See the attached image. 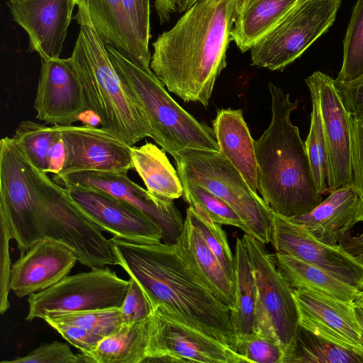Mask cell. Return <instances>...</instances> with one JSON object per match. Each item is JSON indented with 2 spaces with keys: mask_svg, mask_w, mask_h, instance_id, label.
Instances as JSON below:
<instances>
[{
  "mask_svg": "<svg viewBox=\"0 0 363 363\" xmlns=\"http://www.w3.org/2000/svg\"><path fill=\"white\" fill-rule=\"evenodd\" d=\"M299 325L336 345L363 356L362 332L354 302L305 288L292 289Z\"/></svg>",
  "mask_w": 363,
  "mask_h": 363,
  "instance_id": "16",
  "label": "cell"
},
{
  "mask_svg": "<svg viewBox=\"0 0 363 363\" xmlns=\"http://www.w3.org/2000/svg\"><path fill=\"white\" fill-rule=\"evenodd\" d=\"M339 245L363 264V233L358 235H352L348 231L342 238Z\"/></svg>",
  "mask_w": 363,
  "mask_h": 363,
  "instance_id": "44",
  "label": "cell"
},
{
  "mask_svg": "<svg viewBox=\"0 0 363 363\" xmlns=\"http://www.w3.org/2000/svg\"><path fill=\"white\" fill-rule=\"evenodd\" d=\"M363 74V0H357L343 40V59L335 80L347 82Z\"/></svg>",
  "mask_w": 363,
  "mask_h": 363,
  "instance_id": "33",
  "label": "cell"
},
{
  "mask_svg": "<svg viewBox=\"0 0 363 363\" xmlns=\"http://www.w3.org/2000/svg\"><path fill=\"white\" fill-rule=\"evenodd\" d=\"M77 262L76 253L68 246L41 240L12 264L10 289L18 298L43 291L69 275Z\"/></svg>",
  "mask_w": 363,
  "mask_h": 363,
  "instance_id": "19",
  "label": "cell"
},
{
  "mask_svg": "<svg viewBox=\"0 0 363 363\" xmlns=\"http://www.w3.org/2000/svg\"><path fill=\"white\" fill-rule=\"evenodd\" d=\"M233 259L235 305L230 318L237 340L253 331L256 308L255 281L242 237L236 240Z\"/></svg>",
  "mask_w": 363,
  "mask_h": 363,
  "instance_id": "28",
  "label": "cell"
},
{
  "mask_svg": "<svg viewBox=\"0 0 363 363\" xmlns=\"http://www.w3.org/2000/svg\"><path fill=\"white\" fill-rule=\"evenodd\" d=\"M270 242L276 252L320 267L345 283L363 291V264L340 245L326 244L302 225L274 211Z\"/></svg>",
  "mask_w": 363,
  "mask_h": 363,
  "instance_id": "11",
  "label": "cell"
},
{
  "mask_svg": "<svg viewBox=\"0 0 363 363\" xmlns=\"http://www.w3.org/2000/svg\"><path fill=\"white\" fill-rule=\"evenodd\" d=\"M235 351L245 362L282 363L284 347L277 340L254 332L236 340Z\"/></svg>",
  "mask_w": 363,
  "mask_h": 363,
  "instance_id": "36",
  "label": "cell"
},
{
  "mask_svg": "<svg viewBox=\"0 0 363 363\" xmlns=\"http://www.w3.org/2000/svg\"><path fill=\"white\" fill-rule=\"evenodd\" d=\"M181 181L202 186L228 203L249 234L270 242L273 211L237 169L218 151L186 149L174 157Z\"/></svg>",
  "mask_w": 363,
  "mask_h": 363,
  "instance_id": "6",
  "label": "cell"
},
{
  "mask_svg": "<svg viewBox=\"0 0 363 363\" xmlns=\"http://www.w3.org/2000/svg\"><path fill=\"white\" fill-rule=\"evenodd\" d=\"M66 157L65 144L61 138L51 147L49 152V167L48 173L57 175L63 167Z\"/></svg>",
  "mask_w": 363,
  "mask_h": 363,
  "instance_id": "45",
  "label": "cell"
},
{
  "mask_svg": "<svg viewBox=\"0 0 363 363\" xmlns=\"http://www.w3.org/2000/svg\"><path fill=\"white\" fill-rule=\"evenodd\" d=\"M272 118L255 140L257 190L267 206L286 218L308 213L323 201L315 186L298 128L291 115L298 101L273 83L268 84Z\"/></svg>",
  "mask_w": 363,
  "mask_h": 363,
  "instance_id": "3",
  "label": "cell"
},
{
  "mask_svg": "<svg viewBox=\"0 0 363 363\" xmlns=\"http://www.w3.org/2000/svg\"><path fill=\"white\" fill-rule=\"evenodd\" d=\"M150 316L140 321L123 323L117 331L103 337L93 351L78 354L82 362H146L149 355Z\"/></svg>",
  "mask_w": 363,
  "mask_h": 363,
  "instance_id": "25",
  "label": "cell"
},
{
  "mask_svg": "<svg viewBox=\"0 0 363 363\" xmlns=\"http://www.w3.org/2000/svg\"><path fill=\"white\" fill-rule=\"evenodd\" d=\"M12 138L35 167L48 173L50 150L61 138L57 125L48 126L46 123L23 121Z\"/></svg>",
  "mask_w": 363,
  "mask_h": 363,
  "instance_id": "30",
  "label": "cell"
},
{
  "mask_svg": "<svg viewBox=\"0 0 363 363\" xmlns=\"http://www.w3.org/2000/svg\"><path fill=\"white\" fill-rule=\"evenodd\" d=\"M47 323L83 354L93 351L103 338L102 336L76 325L54 321H48Z\"/></svg>",
  "mask_w": 363,
  "mask_h": 363,
  "instance_id": "41",
  "label": "cell"
},
{
  "mask_svg": "<svg viewBox=\"0 0 363 363\" xmlns=\"http://www.w3.org/2000/svg\"><path fill=\"white\" fill-rule=\"evenodd\" d=\"M198 1V0H197Z\"/></svg>",
  "mask_w": 363,
  "mask_h": 363,
  "instance_id": "51",
  "label": "cell"
},
{
  "mask_svg": "<svg viewBox=\"0 0 363 363\" xmlns=\"http://www.w3.org/2000/svg\"><path fill=\"white\" fill-rule=\"evenodd\" d=\"M239 0H198L152 43L150 69L186 102L209 104L226 66Z\"/></svg>",
  "mask_w": 363,
  "mask_h": 363,
  "instance_id": "1",
  "label": "cell"
},
{
  "mask_svg": "<svg viewBox=\"0 0 363 363\" xmlns=\"http://www.w3.org/2000/svg\"><path fill=\"white\" fill-rule=\"evenodd\" d=\"M318 103L326 142L331 186L330 192L354 184L351 116L343 104L334 79L315 71L305 79Z\"/></svg>",
  "mask_w": 363,
  "mask_h": 363,
  "instance_id": "12",
  "label": "cell"
},
{
  "mask_svg": "<svg viewBox=\"0 0 363 363\" xmlns=\"http://www.w3.org/2000/svg\"><path fill=\"white\" fill-rule=\"evenodd\" d=\"M128 281L127 292L119 308L123 324L145 320L153 312V307L138 282L130 277Z\"/></svg>",
  "mask_w": 363,
  "mask_h": 363,
  "instance_id": "38",
  "label": "cell"
},
{
  "mask_svg": "<svg viewBox=\"0 0 363 363\" xmlns=\"http://www.w3.org/2000/svg\"><path fill=\"white\" fill-rule=\"evenodd\" d=\"M186 218L198 230L203 240L218 259L232 282H235L234 259L226 234L220 224L215 223L191 207L186 210Z\"/></svg>",
  "mask_w": 363,
  "mask_h": 363,
  "instance_id": "34",
  "label": "cell"
},
{
  "mask_svg": "<svg viewBox=\"0 0 363 363\" xmlns=\"http://www.w3.org/2000/svg\"><path fill=\"white\" fill-rule=\"evenodd\" d=\"M1 228V258H0V313L4 314L10 307L9 294L11 260L9 242L13 239L11 231L5 220L0 217Z\"/></svg>",
  "mask_w": 363,
  "mask_h": 363,
  "instance_id": "40",
  "label": "cell"
},
{
  "mask_svg": "<svg viewBox=\"0 0 363 363\" xmlns=\"http://www.w3.org/2000/svg\"><path fill=\"white\" fill-rule=\"evenodd\" d=\"M72 200L102 231L129 242H162L161 228L140 210L102 190L81 185L65 186Z\"/></svg>",
  "mask_w": 363,
  "mask_h": 363,
  "instance_id": "15",
  "label": "cell"
},
{
  "mask_svg": "<svg viewBox=\"0 0 363 363\" xmlns=\"http://www.w3.org/2000/svg\"><path fill=\"white\" fill-rule=\"evenodd\" d=\"M42 319L46 323L54 321L76 325L103 337L115 333L123 325L119 308L71 313H48Z\"/></svg>",
  "mask_w": 363,
  "mask_h": 363,
  "instance_id": "35",
  "label": "cell"
},
{
  "mask_svg": "<svg viewBox=\"0 0 363 363\" xmlns=\"http://www.w3.org/2000/svg\"><path fill=\"white\" fill-rule=\"evenodd\" d=\"M106 45L125 89L147 119L152 139L157 145L172 157L186 149L219 150L213 128L177 104L152 69L137 65L113 46Z\"/></svg>",
  "mask_w": 363,
  "mask_h": 363,
  "instance_id": "5",
  "label": "cell"
},
{
  "mask_svg": "<svg viewBox=\"0 0 363 363\" xmlns=\"http://www.w3.org/2000/svg\"><path fill=\"white\" fill-rule=\"evenodd\" d=\"M129 286L108 267L67 275L50 287L28 297L26 320L48 313H71L120 308Z\"/></svg>",
  "mask_w": 363,
  "mask_h": 363,
  "instance_id": "9",
  "label": "cell"
},
{
  "mask_svg": "<svg viewBox=\"0 0 363 363\" xmlns=\"http://www.w3.org/2000/svg\"><path fill=\"white\" fill-rule=\"evenodd\" d=\"M277 269L291 289L305 288L353 302L360 290L323 269L293 256L276 252Z\"/></svg>",
  "mask_w": 363,
  "mask_h": 363,
  "instance_id": "27",
  "label": "cell"
},
{
  "mask_svg": "<svg viewBox=\"0 0 363 363\" xmlns=\"http://www.w3.org/2000/svg\"><path fill=\"white\" fill-rule=\"evenodd\" d=\"M111 240L119 266L138 282L153 308L160 306L235 351L230 308L190 265L177 244L135 243L116 237Z\"/></svg>",
  "mask_w": 363,
  "mask_h": 363,
  "instance_id": "2",
  "label": "cell"
},
{
  "mask_svg": "<svg viewBox=\"0 0 363 363\" xmlns=\"http://www.w3.org/2000/svg\"><path fill=\"white\" fill-rule=\"evenodd\" d=\"M357 221L358 222L363 221V199L361 201L360 204H359L358 214H357Z\"/></svg>",
  "mask_w": 363,
  "mask_h": 363,
  "instance_id": "50",
  "label": "cell"
},
{
  "mask_svg": "<svg viewBox=\"0 0 363 363\" xmlns=\"http://www.w3.org/2000/svg\"><path fill=\"white\" fill-rule=\"evenodd\" d=\"M53 180L62 185H81L102 190L131 204L162 230V242L176 244L183 230L184 220L173 201L152 196L147 190L132 181L127 173L86 171L62 176Z\"/></svg>",
  "mask_w": 363,
  "mask_h": 363,
  "instance_id": "13",
  "label": "cell"
},
{
  "mask_svg": "<svg viewBox=\"0 0 363 363\" xmlns=\"http://www.w3.org/2000/svg\"><path fill=\"white\" fill-rule=\"evenodd\" d=\"M121 2L138 38L149 49L150 0H121Z\"/></svg>",
  "mask_w": 363,
  "mask_h": 363,
  "instance_id": "39",
  "label": "cell"
},
{
  "mask_svg": "<svg viewBox=\"0 0 363 363\" xmlns=\"http://www.w3.org/2000/svg\"><path fill=\"white\" fill-rule=\"evenodd\" d=\"M298 0H239L231 40L245 52L268 33Z\"/></svg>",
  "mask_w": 363,
  "mask_h": 363,
  "instance_id": "24",
  "label": "cell"
},
{
  "mask_svg": "<svg viewBox=\"0 0 363 363\" xmlns=\"http://www.w3.org/2000/svg\"><path fill=\"white\" fill-rule=\"evenodd\" d=\"M180 252L217 297L230 310L235 305L234 284L203 238L185 218L182 235L176 243Z\"/></svg>",
  "mask_w": 363,
  "mask_h": 363,
  "instance_id": "23",
  "label": "cell"
},
{
  "mask_svg": "<svg viewBox=\"0 0 363 363\" xmlns=\"http://www.w3.org/2000/svg\"><path fill=\"white\" fill-rule=\"evenodd\" d=\"M341 0H298L251 49V65L283 71L333 24Z\"/></svg>",
  "mask_w": 363,
  "mask_h": 363,
  "instance_id": "7",
  "label": "cell"
},
{
  "mask_svg": "<svg viewBox=\"0 0 363 363\" xmlns=\"http://www.w3.org/2000/svg\"><path fill=\"white\" fill-rule=\"evenodd\" d=\"M354 304L358 306H360L363 308V291H360L356 297L355 300L353 301Z\"/></svg>",
  "mask_w": 363,
  "mask_h": 363,
  "instance_id": "49",
  "label": "cell"
},
{
  "mask_svg": "<svg viewBox=\"0 0 363 363\" xmlns=\"http://www.w3.org/2000/svg\"><path fill=\"white\" fill-rule=\"evenodd\" d=\"M89 11L95 30L106 45L115 48L137 65L150 69L151 54L138 38L121 0H75Z\"/></svg>",
  "mask_w": 363,
  "mask_h": 363,
  "instance_id": "21",
  "label": "cell"
},
{
  "mask_svg": "<svg viewBox=\"0 0 363 363\" xmlns=\"http://www.w3.org/2000/svg\"><path fill=\"white\" fill-rule=\"evenodd\" d=\"M354 312L358 324L362 332V337L363 341V308L354 304Z\"/></svg>",
  "mask_w": 363,
  "mask_h": 363,
  "instance_id": "47",
  "label": "cell"
},
{
  "mask_svg": "<svg viewBox=\"0 0 363 363\" xmlns=\"http://www.w3.org/2000/svg\"><path fill=\"white\" fill-rule=\"evenodd\" d=\"M6 4L14 21L28 36L29 50L41 59L59 58L75 0H9Z\"/></svg>",
  "mask_w": 363,
  "mask_h": 363,
  "instance_id": "18",
  "label": "cell"
},
{
  "mask_svg": "<svg viewBox=\"0 0 363 363\" xmlns=\"http://www.w3.org/2000/svg\"><path fill=\"white\" fill-rule=\"evenodd\" d=\"M213 130L218 152L237 169L250 188L257 193V164L255 140L241 109L217 111Z\"/></svg>",
  "mask_w": 363,
  "mask_h": 363,
  "instance_id": "22",
  "label": "cell"
},
{
  "mask_svg": "<svg viewBox=\"0 0 363 363\" xmlns=\"http://www.w3.org/2000/svg\"><path fill=\"white\" fill-rule=\"evenodd\" d=\"M73 17L79 26L71 59L81 83L88 111L101 128L130 146L152 137L150 123L125 89L109 57L106 45L90 18L78 5Z\"/></svg>",
  "mask_w": 363,
  "mask_h": 363,
  "instance_id": "4",
  "label": "cell"
},
{
  "mask_svg": "<svg viewBox=\"0 0 363 363\" xmlns=\"http://www.w3.org/2000/svg\"><path fill=\"white\" fill-rule=\"evenodd\" d=\"M146 362L241 363L229 346L176 318L160 306L150 316Z\"/></svg>",
  "mask_w": 363,
  "mask_h": 363,
  "instance_id": "10",
  "label": "cell"
},
{
  "mask_svg": "<svg viewBox=\"0 0 363 363\" xmlns=\"http://www.w3.org/2000/svg\"><path fill=\"white\" fill-rule=\"evenodd\" d=\"M182 183V196L194 210L215 223L235 226L249 234L238 213L224 200L202 186L186 181Z\"/></svg>",
  "mask_w": 363,
  "mask_h": 363,
  "instance_id": "32",
  "label": "cell"
},
{
  "mask_svg": "<svg viewBox=\"0 0 363 363\" xmlns=\"http://www.w3.org/2000/svg\"><path fill=\"white\" fill-rule=\"evenodd\" d=\"M353 183L363 199V123L351 118Z\"/></svg>",
  "mask_w": 363,
  "mask_h": 363,
  "instance_id": "43",
  "label": "cell"
},
{
  "mask_svg": "<svg viewBox=\"0 0 363 363\" xmlns=\"http://www.w3.org/2000/svg\"><path fill=\"white\" fill-rule=\"evenodd\" d=\"M363 363L356 351L336 345L298 325L284 350L282 363Z\"/></svg>",
  "mask_w": 363,
  "mask_h": 363,
  "instance_id": "29",
  "label": "cell"
},
{
  "mask_svg": "<svg viewBox=\"0 0 363 363\" xmlns=\"http://www.w3.org/2000/svg\"><path fill=\"white\" fill-rule=\"evenodd\" d=\"M334 84L351 118L363 123V74L352 81L334 79Z\"/></svg>",
  "mask_w": 363,
  "mask_h": 363,
  "instance_id": "42",
  "label": "cell"
},
{
  "mask_svg": "<svg viewBox=\"0 0 363 363\" xmlns=\"http://www.w3.org/2000/svg\"><path fill=\"white\" fill-rule=\"evenodd\" d=\"M245 242L256 285V308L253 331L278 341L284 348L299 325L298 312L292 289L279 273L275 256L265 244L245 233Z\"/></svg>",
  "mask_w": 363,
  "mask_h": 363,
  "instance_id": "8",
  "label": "cell"
},
{
  "mask_svg": "<svg viewBox=\"0 0 363 363\" xmlns=\"http://www.w3.org/2000/svg\"><path fill=\"white\" fill-rule=\"evenodd\" d=\"M65 144L62 169L54 176L99 171L128 173L133 169L132 147L103 128L57 125Z\"/></svg>",
  "mask_w": 363,
  "mask_h": 363,
  "instance_id": "14",
  "label": "cell"
},
{
  "mask_svg": "<svg viewBox=\"0 0 363 363\" xmlns=\"http://www.w3.org/2000/svg\"><path fill=\"white\" fill-rule=\"evenodd\" d=\"M196 0H179V8L181 9H186L189 8Z\"/></svg>",
  "mask_w": 363,
  "mask_h": 363,
  "instance_id": "48",
  "label": "cell"
},
{
  "mask_svg": "<svg viewBox=\"0 0 363 363\" xmlns=\"http://www.w3.org/2000/svg\"><path fill=\"white\" fill-rule=\"evenodd\" d=\"M79 355L75 354L68 344L52 341L43 343L36 348L14 359L1 361V363H79Z\"/></svg>",
  "mask_w": 363,
  "mask_h": 363,
  "instance_id": "37",
  "label": "cell"
},
{
  "mask_svg": "<svg viewBox=\"0 0 363 363\" xmlns=\"http://www.w3.org/2000/svg\"><path fill=\"white\" fill-rule=\"evenodd\" d=\"M311 94L312 109L308 136L305 143L313 179L318 191L323 195L330 193L331 179L326 142L319 105Z\"/></svg>",
  "mask_w": 363,
  "mask_h": 363,
  "instance_id": "31",
  "label": "cell"
},
{
  "mask_svg": "<svg viewBox=\"0 0 363 363\" xmlns=\"http://www.w3.org/2000/svg\"><path fill=\"white\" fill-rule=\"evenodd\" d=\"M179 0H155L154 6L161 24L168 21L172 13L178 11Z\"/></svg>",
  "mask_w": 363,
  "mask_h": 363,
  "instance_id": "46",
  "label": "cell"
},
{
  "mask_svg": "<svg viewBox=\"0 0 363 363\" xmlns=\"http://www.w3.org/2000/svg\"><path fill=\"white\" fill-rule=\"evenodd\" d=\"M361 201L354 184L345 186L330 191L309 212L289 218L304 226L319 240L337 245L358 222Z\"/></svg>",
  "mask_w": 363,
  "mask_h": 363,
  "instance_id": "20",
  "label": "cell"
},
{
  "mask_svg": "<svg viewBox=\"0 0 363 363\" xmlns=\"http://www.w3.org/2000/svg\"><path fill=\"white\" fill-rule=\"evenodd\" d=\"M34 108L38 120L60 125H72L88 111L71 57L41 59Z\"/></svg>",
  "mask_w": 363,
  "mask_h": 363,
  "instance_id": "17",
  "label": "cell"
},
{
  "mask_svg": "<svg viewBox=\"0 0 363 363\" xmlns=\"http://www.w3.org/2000/svg\"><path fill=\"white\" fill-rule=\"evenodd\" d=\"M132 160L133 169L152 196L166 201L182 196V181L162 148L150 142L133 146Z\"/></svg>",
  "mask_w": 363,
  "mask_h": 363,
  "instance_id": "26",
  "label": "cell"
}]
</instances>
